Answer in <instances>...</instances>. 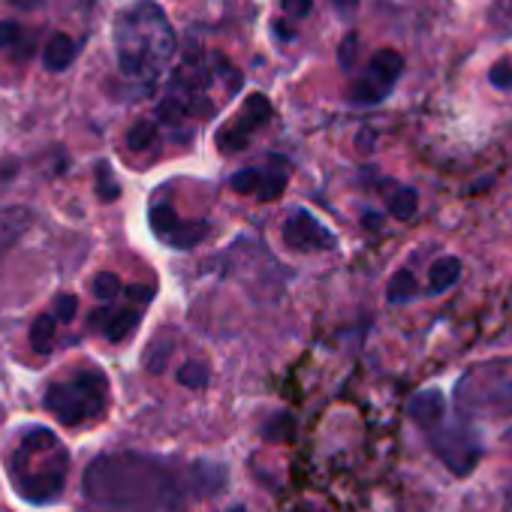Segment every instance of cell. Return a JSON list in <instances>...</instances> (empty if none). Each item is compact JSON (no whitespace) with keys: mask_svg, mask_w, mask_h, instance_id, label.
<instances>
[{"mask_svg":"<svg viewBox=\"0 0 512 512\" xmlns=\"http://www.w3.org/2000/svg\"><path fill=\"white\" fill-rule=\"evenodd\" d=\"M202 476L148 455H103L85 476V494L115 512H184Z\"/></svg>","mask_w":512,"mask_h":512,"instance_id":"obj_1","label":"cell"},{"mask_svg":"<svg viewBox=\"0 0 512 512\" xmlns=\"http://www.w3.org/2000/svg\"><path fill=\"white\" fill-rule=\"evenodd\" d=\"M175 31L166 19V13L142 0V4L124 10L115 25V58L118 70L127 82L151 88L175 55Z\"/></svg>","mask_w":512,"mask_h":512,"instance_id":"obj_2","label":"cell"},{"mask_svg":"<svg viewBox=\"0 0 512 512\" xmlns=\"http://www.w3.org/2000/svg\"><path fill=\"white\" fill-rule=\"evenodd\" d=\"M13 485L31 503H49L64 491L70 452L49 428H28L13 449Z\"/></svg>","mask_w":512,"mask_h":512,"instance_id":"obj_3","label":"cell"},{"mask_svg":"<svg viewBox=\"0 0 512 512\" xmlns=\"http://www.w3.org/2000/svg\"><path fill=\"white\" fill-rule=\"evenodd\" d=\"M407 410H410V419L428 437L434 455L455 476H467L479 464V458H482V440L476 437V431L461 416L458 419H449L446 398L437 389H425V392L413 395Z\"/></svg>","mask_w":512,"mask_h":512,"instance_id":"obj_4","label":"cell"},{"mask_svg":"<svg viewBox=\"0 0 512 512\" xmlns=\"http://www.w3.org/2000/svg\"><path fill=\"white\" fill-rule=\"evenodd\" d=\"M43 404L67 428L97 422L109 407V380L100 368H79L76 374L55 380L46 389Z\"/></svg>","mask_w":512,"mask_h":512,"instance_id":"obj_5","label":"cell"},{"mask_svg":"<svg viewBox=\"0 0 512 512\" xmlns=\"http://www.w3.org/2000/svg\"><path fill=\"white\" fill-rule=\"evenodd\" d=\"M151 299H154V287H127L118 299L106 302L91 314V329L100 332L106 341L121 344L136 332L142 311L151 305Z\"/></svg>","mask_w":512,"mask_h":512,"instance_id":"obj_6","label":"cell"},{"mask_svg":"<svg viewBox=\"0 0 512 512\" xmlns=\"http://www.w3.org/2000/svg\"><path fill=\"white\" fill-rule=\"evenodd\" d=\"M401 73H404V58L395 49L374 52L368 67H365V73L350 88V103H356V106H377V103H383L389 97V91L395 88Z\"/></svg>","mask_w":512,"mask_h":512,"instance_id":"obj_7","label":"cell"},{"mask_svg":"<svg viewBox=\"0 0 512 512\" xmlns=\"http://www.w3.org/2000/svg\"><path fill=\"white\" fill-rule=\"evenodd\" d=\"M269 121H272V103H269L263 94H250V97L244 100V109L217 133V148H220L223 154H238V151H244V148L253 142L256 133L266 130Z\"/></svg>","mask_w":512,"mask_h":512,"instance_id":"obj_8","label":"cell"},{"mask_svg":"<svg viewBox=\"0 0 512 512\" xmlns=\"http://www.w3.org/2000/svg\"><path fill=\"white\" fill-rule=\"evenodd\" d=\"M148 220H151V229L160 241H166L169 247H178V250H187V247H196L211 229L208 223H196V220H181L178 211L169 205V202H154L151 211H148Z\"/></svg>","mask_w":512,"mask_h":512,"instance_id":"obj_9","label":"cell"},{"mask_svg":"<svg viewBox=\"0 0 512 512\" xmlns=\"http://www.w3.org/2000/svg\"><path fill=\"white\" fill-rule=\"evenodd\" d=\"M290 184V172L281 160H272L266 166H247L232 175V190L235 193H256L260 199L272 202L281 199Z\"/></svg>","mask_w":512,"mask_h":512,"instance_id":"obj_10","label":"cell"},{"mask_svg":"<svg viewBox=\"0 0 512 512\" xmlns=\"http://www.w3.org/2000/svg\"><path fill=\"white\" fill-rule=\"evenodd\" d=\"M284 244L299 253H314V250H332L335 235L305 208L293 211L284 220Z\"/></svg>","mask_w":512,"mask_h":512,"instance_id":"obj_11","label":"cell"},{"mask_svg":"<svg viewBox=\"0 0 512 512\" xmlns=\"http://www.w3.org/2000/svg\"><path fill=\"white\" fill-rule=\"evenodd\" d=\"M79 55V43L70 34H52V40L43 49V67L49 73H64Z\"/></svg>","mask_w":512,"mask_h":512,"instance_id":"obj_12","label":"cell"},{"mask_svg":"<svg viewBox=\"0 0 512 512\" xmlns=\"http://www.w3.org/2000/svg\"><path fill=\"white\" fill-rule=\"evenodd\" d=\"M31 226V211L25 208H0V253H7Z\"/></svg>","mask_w":512,"mask_h":512,"instance_id":"obj_13","label":"cell"},{"mask_svg":"<svg viewBox=\"0 0 512 512\" xmlns=\"http://www.w3.org/2000/svg\"><path fill=\"white\" fill-rule=\"evenodd\" d=\"M458 278H461V260H458V256H440V260L428 272V293L440 296L449 287H455Z\"/></svg>","mask_w":512,"mask_h":512,"instance_id":"obj_14","label":"cell"},{"mask_svg":"<svg viewBox=\"0 0 512 512\" xmlns=\"http://www.w3.org/2000/svg\"><path fill=\"white\" fill-rule=\"evenodd\" d=\"M55 332H58V317H55V314L37 317L34 326H31V347H34L40 356H49L52 347H55Z\"/></svg>","mask_w":512,"mask_h":512,"instance_id":"obj_15","label":"cell"},{"mask_svg":"<svg viewBox=\"0 0 512 512\" xmlns=\"http://www.w3.org/2000/svg\"><path fill=\"white\" fill-rule=\"evenodd\" d=\"M416 293H419V284H416L413 272H407V269L395 272L392 281H389V290H386V296H389L392 305H404V302H410Z\"/></svg>","mask_w":512,"mask_h":512,"instance_id":"obj_16","label":"cell"},{"mask_svg":"<svg viewBox=\"0 0 512 512\" xmlns=\"http://www.w3.org/2000/svg\"><path fill=\"white\" fill-rule=\"evenodd\" d=\"M0 49H19L22 58L31 55V40L25 37V28L16 22H0Z\"/></svg>","mask_w":512,"mask_h":512,"instance_id":"obj_17","label":"cell"},{"mask_svg":"<svg viewBox=\"0 0 512 512\" xmlns=\"http://www.w3.org/2000/svg\"><path fill=\"white\" fill-rule=\"evenodd\" d=\"M91 290H94V296H97L100 302H112V299H118V296L124 293L121 278H118L115 272H100V275L94 278Z\"/></svg>","mask_w":512,"mask_h":512,"instance_id":"obj_18","label":"cell"},{"mask_svg":"<svg viewBox=\"0 0 512 512\" xmlns=\"http://www.w3.org/2000/svg\"><path fill=\"white\" fill-rule=\"evenodd\" d=\"M488 22H491L494 34L509 37L512 34V0H494V7L488 13Z\"/></svg>","mask_w":512,"mask_h":512,"instance_id":"obj_19","label":"cell"},{"mask_svg":"<svg viewBox=\"0 0 512 512\" xmlns=\"http://www.w3.org/2000/svg\"><path fill=\"white\" fill-rule=\"evenodd\" d=\"M178 383H184L187 389H205L208 386V365L205 362H187V365H181Z\"/></svg>","mask_w":512,"mask_h":512,"instance_id":"obj_20","label":"cell"},{"mask_svg":"<svg viewBox=\"0 0 512 512\" xmlns=\"http://www.w3.org/2000/svg\"><path fill=\"white\" fill-rule=\"evenodd\" d=\"M154 136H157V124L139 121V124L127 133V148H130V151H145V148L154 142Z\"/></svg>","mask_w":512,"mask_h":512,"instance_id":"obj_21","label":"cell"},{"mask_svg":"<svg viewBox=\"0 0 512 512\" xmlns=\"http://www.w3.org/2000/svg\"><path fill=\"white\" fill-rule=\"evenodd\" d=\"M416 193L413 190H407V187H401L392 199H389V211L398 217V220H407V217H413V211H416Z\"/></svg>","mask_w":512,"mask_h":512,"instance_id":"obj_22","label":"cell"},{"mask_svg":"<svg viewBox=\"0 0 512 512\" xmlns=\"http://www.w3.org/2000/svg\"><path fill=\"white\" fill-rule=\"evenodd\" d=\"M97 190H100V199H103V202H112V199H118V193H121V187H118V181H115L109 163H100V166H97Z\"/></svg>","mask_w":512,"mask_h":512,"instance_id":"obj_23","label":"cell"},{"mask_svg":"<svg viewBox=\"0 0 512 512\" xmlns=\"http://www.w3.org/2000/svg\"><path fill=\"white\" fill-rule=\"evenodd\" d=\"M76 311H79V299H76V296H58V299H55L52 314L58 317V323L73 320V317H76Z\"/></svg>","mask_w":512,"mask_h":512,"instance_id":"obj_24","label":"cell"},{"mask_svg":"<svg viewBox=\"0 0 512 512\" xmlns=\"http://www.w3.org/2000/svg\"><path fill=\"white\" fill-rule=\"evenodd\" d=\"M488 79H491L494 88H503V91L512 88V64H509V61H497V64L491 67Z\"/></svg>","mask_w":512,"mask_h":512,"instance_id":"obj_25","label":"cell"},{"mask_svg":"<svg viewBox=\"0 0 512 512\" xmlns=\"http://www.w3.org/2000/svg\"><path fill=\"white\" fill-rule=\"evenodd\" d=\"M281 10L290 19H305L314 10V0H281Z\"/></svg>","mask_w":512,"mask_h":512,"instance_id":"obj_26","label":"cell"},{"mask_svg":"<svg viewBox=\"0 0 512 512\" xmlns=\"http://www.w3.org/2000/svg\"><path fill=\"white\" fill-rule=\"evenodd\" d=\"M356 46H359V37H347V43L341 46V55H338V61H341V67H344V70H350V67H353Z\"/></svg>","mask_w":512,"mask_h":512,"instance_id":"obj_27","label":"cell"},{"mask_svg":"<svg viewBox=\"0 0 512 512\" xmlns=\"http://www.w3.org/2000/svg\"><path fill=\"white\" fill-rule=\"evenodd\" d=\"M16 7H22V10H34V7H40L43 0H13Z\"/></svg>","mask_w":512,"mask_h":512,"instance_id":"obj_28","label":"cell"}]
</instances>
